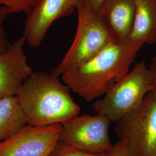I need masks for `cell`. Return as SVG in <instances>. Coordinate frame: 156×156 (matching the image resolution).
<instances>
[{
	"label": "cell",
	"instance_id": "7",
	"mask_svg": "<svg viewBox=\"0 0 156 156\" xmlns=\"http://www.w3.org/2000/svg\"><path fill=\"white\" fill-rule=\"evenodd\" d=\"M62 124L44 127L26 125L0 142V156H50L59 141Z\"/></svg>",
	"mask_w": 156,
	"mask_h": 156
},
{
	"label": "cell",
	"instance_id": "11",
	"mask_svg": "<svg viewBox=\"0 0 156 156\" xmlns=\"http://www.w3.org/2000/svg\"><path fill=\"white\" fill-rule=\"evenodd\" d=\"M127 42L156 43V0H135L134 24Z\"/></svg>",
	"mask_w": 156,
	"mask_h": 156
},
{
	"label": "cell",
	"instance_id": "13",
	"mask_svg": "<svg viewBox=\"0 0 156 156\" xmlns=\"http://www.w3.org/2000/svg\"><path fill=\"white\" fill-rule=\"evenodd\" d=\"M38 0H0V6L5 7L10 13H28Z\"/></svg>",
	"mask_w": 156,
	"mask_h": 156
},
{
	"label": "cell",
	"instance_id": "4",
	"mask_svg": "<svg viewBox=\"0 0 156 156\" xmlns=\"http://www.w3.org/2000/svg\"><path fill=\"white\" fill-rule=\"evenodd\" d=\"M151 90L149 68L145 60H142L115 84L102 99L95 101L93 109L96 113L104 115L115 123L139 106Z\"/></svg>",
	"mask_w": 156,
	"mask_h": 156
},
{
	"label": "cell",
	"instance_id": "14",
	"mask_svg": "<svg viewBox=\"0 0 156 156\" xmlns=\"http://www.w3.org/2000/svg\"><path fill=\"white\" fill-rule=\"evenodd\" d=\"M110 152L101 154L85 152L67 147L58 142L50 156H110Z\"/></svg>",
	"mask_w": 156,
	"mask_h": 156
},
{
	"label": "cell",
	"instance_id": "6",
	"mask_svg": "<svg viewBox=\"0 0 156 156\" xmlns=\"http://www.w3.org/2000/svg\"><path fill=\"white\" fill-rule=\"evenodd\" d=\"M111 123L109 119L102 114H79L62 124L58 142L85 152L109 153L113 146L109 136Z\"/></svg>",
	"mask_w": 156,
	"mask_h": 156
},
{
	"label": "cell",
	"instance_id": "3",
	"mask_svg": "<svg viewBox=\"0 0 156 156\" xmlns=\"http://www.w3.org/2000/svg\"><path fill=\"white\" fill-rule=\"evenodd\" d=\"M76 11L78 24L75 37L52 72L57 76L79 67L113 42L97 13L84 0L80 1Z\"/></svg>",
	"mask_w": 156,
	"mask_h": 156
},
{
	"label": "cell",
	"instance_id": "1",
	"mask_svg": "<svg viewBox=\"0 0 156 156\" xmlns=\"http://www.w3.org/2000/svg\"><path fill=\"white\" fill-rule=\"evenodd\" d=\"M70 90L53 73L33 71L16 95L27 125L44 127L62 124L79 115L80 107Z\"/></svg>",
	"mask_w": 156,
	"mask_h": 156
},
{
	"label": "cell",
	"instance_id": "8",
	"mask_svg": "<svg viewBox=\"0 0 156 156\" xmlns=\"http://www.w3.org/2000/svg\"><path fill=\"white\" fill-rule=\"evenodd\" d=\"M80 0H38L26 14L23 37L28 45L39 47L52 24L76 10Z\"/></svg>",
	"mask_w": 156,
	"mask_h": 156
},
{
	"label": "cell",
	"instance_id": "2",
	"mask_svg": "<svg viewBox=\"0 0 156 156\" xmlns=\"http://www.w3.org/2000/svg\"><path fill=\"white\" fill-rule=\"evenodd\" d=\"M143 45L112 42L79 67L62 74V80L84 100L90 102L105 94L129 71Z\"/></svg>",
	"mask_w": 156,
	"mask_h": 156
},
{
	"label": "cell",
	"instance_id": "15",
	"mask_svg": "<svg viewBox=\"0 0 156 156\" xmlns=\"http://www.w3.org/2000/svg\"><path fill=\"white\" fill-rule=\"evenodd\" d=\"M9 14L8 9L0 6V52L5 50L10 45L4 28V22Z\"/></svg>",
	"mask_w": 156,
	"mask_h": 156
},
{
	"label": "cell",
	"instance_id": "17",
	"mask_svg": "<svg viewBox=\"0 0 156 156\" xmlns=\"http://www.w3.org/2000/svg\"><path fill=\"white\" fill-rule=\"evenodd\" d=\"M148 68L152 84V90L156 93V56L152 58Z\"/></svg>",
	"mask_w": 156,
	"mask_h": 156
},
{
	"label": "cell",
	"instance_id": "12",
	"mask_svg": "<svg viewBox=\"0 0 156 156\" xmlns=\"http://www.w3.org/2000/svg\"><path fill=\"white\" fill-rule=\"evenodd\" d=\"M27 125L26 118L16 96L0 100V142Z\"/></svg>",
	"mask_w": 156,
	"mask_h": 156
},
{
	"label": "cell",
	"instance_id": "18",
	"mask_svg": "<svg viewBox=\"0 0 156 156\" xmlns=\"http://www.w3.org/2000/svg\"><path fill=\"white\" fill-rule=\"evenodd\" d=\"M90 7L96 13H97L101 6L105 0H84Z\"/></svg>",
	"mask_w": 156,
	"mask_h": 156
},
{
	"label": "cell",
	"instance_id": "5",
	"mask_svg": "<svg viewBox=\"0 0 156 156\" xmlns=\"http://www.w3.org/2000/svg\"><path fill=\"white\" fill-rule=\"evenodd\" d=\"M115 124V132L129 156H156L155 91H150L139 106Z\"/></svg>",
	"mask_w": 156,
	"mask_h": 156
},
{
	"label": "cell",
	"instance_id": "9",
	"mask_svg": "<svg viewBox=\"0 0 156 156\" xmlns=\"http://www.w3.org/2000/svg\"><path fill=\"white\" fill-rule=\"evenodd\" d=\"M23 37L0 52V100L16 96L23 82L33 73L24 51Z\"/></svg>",
	"mask_w": 156,
	"mask_h": 156
},
{
	"label": "cell",
	"instance_id": "19",
	"mask_svg": "<svg viewBox=\"0 0 156 156\" xmlns=\"http://www.w3.org/2000/svg\"></svg>",
	"mask_w": 156,
	"mask_h": 156
},
{
	"label": "cell",
	"instance_id": "10",
	"mask_svg": "<svg viewBox=\"0 0 156 156\" xmlns=\"http://www.w3.org/2000/svg\"><path fill=\"white\" fill-rule=\"evenodd\" d=\"M97 13L112 41L127 42L134 24L135 0H105Z\"/></svg>",
	"mask_w": 156,
	"mask_h": 156
},
{
	"label": "cell",
	"instance_id": "16",
	"mask_svg": "<svg viewBox=\"0 0 156 156\" xmlns=\"http://www.w3.org/2000/svg\"><path fill=\"white\" fill-rule=\"evenodd\" d=\"M110 156H129L124 144L120 140L113 145Z\"/></svg>",
	"mask_w": 156,
	"mask_h": 156
}]
</instances>
